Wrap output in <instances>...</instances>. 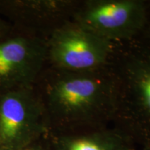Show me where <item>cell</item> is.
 I'll return each mask as SVG.
<instances>
[{
  "label": "cell",
  "instance_id": "obj_11",
  "mask_svg": "<svg viewBox=\"0 0 150 150\" xmlns=\"http://www.w3.org/2000/svg\"><path fill=\"white\" fill-rule=\"evenodd\" d=\"M149 26V33H148L147 38H149L150 40V3H149V11H148V19H147V25H146V27H148ZM145 27V28H146Z\"/></svg>",
  "mask_w": 150,
  "mask_h": 150
},
{
  "label": "cell",
  "instance_id": "obj_3",
  "mask_svg": "<svg viewBox=\"0 0 150 150\" xmlns=\"http://www.w3.org/2000/svg\"><path fill=\"white\" fill-rule=\"evenodd\" d=\"M149 3L142 0H88L78 2L71 20L112 42L139 37L147 23Z\"/></svg>",
  "mask_w": 150,
  "mask_h": 150
},
{
  "label": "cell",
  "instance_id": "obj_2",
  "mask_svg": "<svg viewBox=\"0 0 150 150\" xmlns=\"http://www.w3.org/2000/svg\"><path fill=\"white\" fill-rule=\"evenodd\" d=\"M110 63L117 83L112 125L136 146H150V40L115 42Z\"/></svg>",
  "mask_w": 150,
  "mask_h": 150
},
{
  "label": "cell",
  "instance_id": "obj_9",
  "mask_svg": "<svg viewBox=\"0 0 150 150\" xmlns=\"http://www.w3.org/2000/svg\"><path fill=\"white\" fill-rule=\"evenodd\" d=\"M22 150H50L45 136L33 142Z\"/></svg>",
  "mask_w": 150,
  "mask_h": 150
},
{
  "label": "cell",
  "instance_id": "obj_7",
  "mask_svg": "<svg viewBox=\"0 0 150 150\" xmlns=\"http://www.w3.org/2000/svg\"><path fill=\"white\" fill-rule=\"evenodd\" d=\"M77 4L70 0H0V16L16 29L47 40L71 20Z\"/></svg>",
  "mask_w": 150,
  "mask_h": 150
},
{
  "label": "cell",
  "instance_id": "obj_6",
  "mask_svg": "<svg viewBox=\"0 0 150 150\" xmlns=\"http://www.w3.org/2000/svg\"><path fill=\"white\" fill-rule=\"evenodd\" d=\"M47 66L46 39L13 27L0 38V94L33 87Z\"/></svg>",
  "mask_w": 150,
  "mask_h": 150
},
{
  "label": "cell",
  "instance_id": "obj_8",
  "mask_svg": "<svg viewBox=\"0 0 150 150\" xmlns=\"http://www.w3.org/2000/svg\"><path fill=\"white\" fill-rule=\"evenodd\" d=\"M45 137L50 150H138L112 125L76 131H48Z\"/></svg>",
  "mask_w": 150,
  "mask_h": 150
},
{
  "label": "cell",
  "instance_id": "obj_5",
  "mask_svg": "<svg viewBox=\"0 0 150 150\" xmlns=\"http://www.w3.org/2000/svg\"><path fill=\"white\" fill-rule=\"evenodd\" d=\"M48 131L45 109L34 86L0 94V148L22 150Z\"/></svg>",
  "mask_w": 150,
  "mask_h": 150
},
{
  "label": "cell",
  "instance_id": "obj_10",
  "mask_svg": "<svg viewBox=\"0 0 150 150\" xmlns=\"http://www.w3.org/2000/svg\"><path fill=\"white\" fill-rule=\"evenodd\" d=\"M12 29V24L0 16V38L8 33Z\"/></svg>",
  "mask_w": 150,
  "mask_h": 150
},
{
  "label": "cell",
  "instance_id": "obj_4",
  "mask_svg": "<svg viewBox=\"0 0 150 150\" xmlns=\"http://www.w3.org/2000/svg\"><path fill=\"white\" fill-rule=\"evenodd\" d=\"M114 44L67 20L47 40V65L72 72L98 70L109 65Z\"/></svg>",
  "mask_w": 150,
  "mask_h": 150
},
{
  "label": "cell",
  "instance_id": "obj_12",
  "mask_svg": "<svg viewBox=\"0 0 150 150\" xmlns=\"http://www.w3.org/2000/svg\"><path fill=\"white\" fill-rule=\"evenodd\" d=\"M0 150H8V149H1V148H0Z\"/></svg>",
  "mask_w": 150,
  "mask_h": 150
},
{
  "label": "cell",
  "instance_id": "obj_1",
  "mask_svg": "<svg viewBox=\"0 0 150 150\" xmlns=\"http://www.w3.org/2000/svg\"><path fill=\"white\" fill-rule=\"evenodd\" d=\"M34 87L45 109L49 131H76L112 125L117 83L110 63L83 72L47 65Z\"/></svg>",
  "mask_w": 150,
  "mask_h": 150
}]
</instances>
